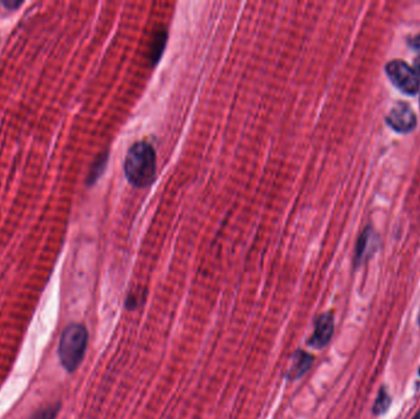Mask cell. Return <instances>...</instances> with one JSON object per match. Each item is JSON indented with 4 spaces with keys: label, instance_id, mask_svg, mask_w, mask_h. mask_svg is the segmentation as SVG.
<instances>
[{
    "label": "cell",
    "instance_id": "cell-6",
    "mask_svg": "<svg viewBox=\"0 0 420 419\" xmlns=\"http://www.w3.org/2000/svg\"><path fill=\"white\" fill-rule=\"evenodd\" d=\"M378 235L373 233L371 228H367L363 231L355 247L354 262L356 267L364 262L365 257L371 255L375 246H378Z\"/></svg>",
    "mask_w": 420,
    "mask_h": 419
},
{
    "label": "cell",
    "instance_id": "cell-4",
    "mask_svg": "<svg viewBox=\"0 0 420 419\" xmlns=\"http://www.w3.org/2000/svg\"><path fill=\"white\" fill-rule=\"evenodd\" d=\"M386 123L397 133L412 132L417 127V116L415 111L406 102H397L391 108L390 114L386 117Z\"/></svg>",
    "mask_w": 420,
    "mask_h": 419
},
{
    "label": "cell",
    "instance_id": "cell-10",
    "mask_svg": "<svg viewBox=\"0 0 420 419\" xmlns=\"http://www.w3.org/2000/svg\"><path fill=\"white\" fill-rule=\"evenodd\" d=\"M391 397L384 388H381L380 392H378V398L375 401L373 408H372V412L375 416H381L384 412H387V409L390 407Z\"/></svg>",
    "mask_w": 420,
    "mask_h": 419
},
{
    "label": "cell",
    "instance_id": "cell-5",
    "mask_svg": "<svg viewBox=\"0 0 420 419\" xmlns=\"http://www.w3.org/2000/svg\"><path fill=\"white\" fill-rule=\"evenodd\" d=\"M333 332H334V315L332 312H324L316 320L313 335L307 341V344L315 349H322L330 343Z\"/></svg>",
    "mask_w": 420,
    "mask_h": 419
},
{
    "label": "cell",
    "instance_id": "cell-1",
    "mask_svg": "<svg viewBox=\"0 0 420 419\" xmlns=\"http://www.w3.org/2000/svg\"><path fill=\"white\" fill-rule=\"evenodd\" d=\"M157 151L146 140L133 144L124 160V175L134 187L150 186L157 176Z\"/></svg>",
    "mask_w": 420,
    "mask_h": 419
},
{
    "label": "cell",
    "instance_id": "cell-2",
    "mask_svg": "<svg viewBox=\"0 0 420 419\" xmlns=\"http://www.w3.org/2000/svg\"><path fill=\"white\" fill-rule=\"evenodd\" d=\"M88 338L89 333L84 325L72 324L64 329L60 337L58 354L66 372H75L81 364L88 347Z\"/></svg>",
    "mask_w": 420,
    "mask_h": 419
},
{
    "label": "cell",
    "instance_id": "cell-8",
    "mask_svg": "<svg viewBox=\"0 0 420 419\" xmlns=\"http://www.w3.org/2000/svg\"><path fill=\"white\" fill-rule=\"evenodd\" d=\"M166 42H168V31L165 29L157 30L151 40L150 48H149V52H150L149 60L153 64H157L161 58L163 49L166 47Z\"/></svg>",
    "mask_w": 420,
    "mask_h": 419
},
{
    "label": "cell",
    "instance_id": "cell-16",
    "mask_svg": "<svg viewBox=\"0 0 420 419\" xmlns=\"http://www.w3.org/2000/svg\"><path fill=\"white\" fill-rule=\"evenodd\" d=\"M419 375H420V370H419Z\"/></svg>",
    "mask_w": 420,
    "mask_h": 419
},
{
    "label": "cell",
    "instance_id": "cell-14",
    "mask_svg": "<svg viewBox=\"0 0 420 419\" xmlns=\"http://www.w3.org/2000/svg\"><path fill=\"white\" fill-rule=\"evenodd\" d=\"M415 69L417 71V73L420 75V55L419 57H417V60L415 62Z\"/></svg>",
    "mask_w": 420,
    "mask_h": 419
},
{
    "label": "cell",
    "instance_id": "cell-15",
    "mask_svg": "<svg viewBox=\"0 0 420 419\" xmlns=\"http://www.w3.org/2000/svg\"><path fill=\"white\" fill-rule=\"evenodd\" d=\"M413 419H420V409L418 411V414H415V418Z\"/></svg>",
    "mask_w": 420,
    "mask_h": 419
},
{
    "label": "cell",
    "instance_id": "cell-9",
    "mask_svg": "<svg viewBox=\"0 0 420 419\" xmlns=\"http://www.w3.org/2000/svg\"><path fill=\"white\" fill-rule=\"evenodd\" d=\"M107 162L108 151H105V153H101L100 155L97 156L95 162H92L90 171L88 174V179H86V183L89 186H92L94 183H96V181L101 177V175L103 174L106 165H107Z\"/></svg>",
    "mask_w": 420,
    "mask_h": 419
},
{
    "label": "cell",
    "instance_id": "cell-13",
    "mask_svg": "<svg viewBox=\"0 0 420 419\" xmlns=\"http://www.w3.org/2000/svg\"><path fill=\"white\" fill-rule=\"evenodd\" d=\"M3 5L6 6L10 10H14V9H16V8L21 5V3H18V1H15V3H3Z\"/></svg>",
    "mask_w": 420,
    "mask_h": 419
},
{
    "label": "cell",
    "instance_id": "cell-3",
    "mask_svg": "<svg viewBox=\"0 0 420 419\" xmlns=\"http://www.w3.org/2000/svg\"><path fill=\"white\" fill-rule=\"evenodd\" d=\"M386 74L391 83L406 95L413 96L419 91L420 75L415 68L403 60H392L386 66Z\"/></svg>",
    "mask_w": 420,
    "mask_h": 419
},
{
    "label": "cell",
    "instance_id": "cell-7",
    "mask_svg": "<svg viewBox=\"0 0 420 419\" xmlns=\"http://www.w3.org/2000/svg\"><path fill=\"white\" fill-rule=\"evenodd\" d=\"M291 359H293L291 366L289 368L288 374H287L288 380H296V379L304 377L310 370L313 363V355L302 349L295 351Z\"/></svg>",
    "mask_w": 420,
    "mask_h": 419
},
{
    "label": "cell",
    "instance_id": "cell-11",
    "mask_svg": "<svg viewBox=\"0 0 420 419\" xmlns=\"http://www.w3.org/2000/svg\"><path fill=\"white\" fill-rule=\"evenodd\" d=\"M60 403L57 402L54 405L43 407L37 411L36 414H34L31 419H55L57 414H60Z\"/></svg>",
    "mask_w": 420,
    "mask_h": 419
},
{
    "label": "cell",
    "instance_id": "cell-12",
    "mask_svg": "<svg viewBox=\"0 0 420 419\" xmlns=\"http://www.w3.org/2000/svg\"><path fill=\"white\" fill-rule=\"evenodd\" d=\"M408 45L413 49H420V34L415 36L410 37L408 40Z\"/></svg>",
    "mask_w": 420,
    "mask_h": 419
}]
</instances>
